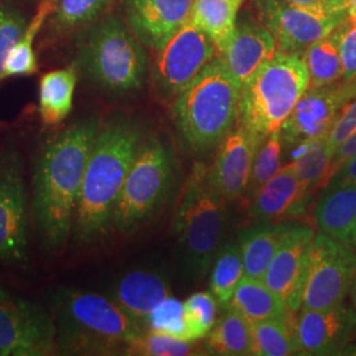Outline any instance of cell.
<instances>
[{"label":"cell","instance_id":"27","mask_svg":"<svg viewBox=\"0 0 356 356\" xmlns=\"http://www.w3.org/2000/svg\"><path fill=\"white\" fill-rule=\"evenodd\" d=\"M204 348L210 354L226 356L254 355L250 322L235 309L227 306L225 314L204 338Z\"/></svg>","mask_w":356,"mask_h":356},{"label":"cell","instance_id":"2","mask_svg":"<svg viewBox=\"0 0 356 356\" xmlns=\"http://www.w3.org/2000/svg\"><path fill=\"white\" fill-rule=\"evenodd\" d=\"M140 124L124 116L99 128L76 198L70 243L90 245L111 226L115 204L143 140Z\"/></svg>","mask_w":356,"mask_h":356},{"label":"cell","instance_id":"15","mask_svg":"<svg viewBox=\"0 0 356 356\" xmlns=\"http://www.w3.org/2000/svg\"><path fill=\"white\" fill-rule=\"evenodd\" d=\"M314 235L312 227L291 223L263 277L268 288L279 294L294 313L300 312L302 306Z\"/></svg>","mask_w":356,"mask_h":356},{"label":"cell","instance_id":"30","mask_svg":"<svg viewBox=\"0 0 356 356\" xmlns=\"http://www.w3.org/2000/svg\"><path fill=\"white\" fill-rule=\"evenodd\" d=\"M244 277L242 254L238 243L220 245L211 264L210 291L220 306L227 307Z\"/></svg>","mask_w":356,"mask_h":356},{"label":"cell","instance_id":"4","mask_svg":"<svg viewBox=\"0 0 356 356\" xmlns=\"http://www.w3.org/2000/svg\"><path fill=\"white\" fill-rule=\"evenodd\" d=\"M241 85L216 57L173 103L178 132L191 149L206 152L218 147L236 123Z\"/></svg>","mask_w":356,"mask_h":356},{"label":"cell","instance_id":"31","mask_svg":"<svg viewBox=\"0 0 356 356\" xmlns=\"http://www.w3.org/2000/svg\"><path fill=\"white\" fill-rule=\"evenodd\" d=\"M294 323L280 321L250 323L254 355L288 356L300 354Z\"/></svg>","mask_w":356,"mask_h":356},{"label":"cell","instance_id":"32","mask_svg":"<svg viewBox=\"0 0 356 356\" xmlns=\"http://www.w3.org/2000/svg\"><path fill=\"white\" fill-rule=\"evenodd\" d=\"M298 148V156L291 164L296 176L312 191L318 186L319 182L325 181L330 164L326 135L301 143Z\"/></svg>","mask_w":356,"mask_h":356},{"label":"cell","instance_id":"39","mask_svg":"<svg viewBox=\"0 0 356 356\" xmlns=\"http://www.w3.org/2000/svg\"><path fill=\"white\" fill-rule=\"evenodd\" d=\"M339 51L343 79L356 78V19L347 17L339 26Z\"/></svg>","mask_w":356,"mask_h":356},{"label":"cell","instance_id":"35","mask_svg":"<svg viewBox=\"0 0 356 356\" xmlns=\"http://www.w3.org/2000/svg\"><path fill=\"white\" fill-rule=\"evenodd\" d=\"M282 136L281 131L275 132L266 138L259 145L254 154V164L251 170V177L248 181L247 191L252 195L254 191L267 184L269 179L275 177L281 168V153H282Z\"/></svg>","mask_w":356,"mask_h":356},{"label":"cell","instance_id":"42","mask_svg":"<svg viewBox=\"0 0 356 356\" xmlns=\"http://www.w3.org/2000/svg\"><path fill=\"white\" fill-rule=\"evenodd\" d=\"M282 1L296 4V6H306V7H330L332 10L348 16L341 0H282Z\"/></svg>","mask_w":356,"mask_h":356},{"label":"cell","instance_id":"14","mask_svg":"<svg viewBox=\"0 0 356 356\" xmlns=\"http://www.w3.org/2000/svg\"><path fill=\"white\" fill-rule=\"evenodd\" d=\"M356 98V78L309 88L281 128L282 140L298 145L327 135L344 107Z\"/></svg>","mask_w":356,"mask_h":356},{"label":"cell","instance_id":"36","mask_svg":"<svg viewBox=\"0 0 356 356\" xmlns=\"http://www.w3.org/2000/svg\"><path fill=\"white\" fill-rule=\"evenodd\" d=\"M188 339H204L216 323L218 301L211 292H197L184 302Z\"/></svg>","mask_w":356,"mask_h":356},{"label":"cell","instance_id":"45","mask_svg":"<svg viewBox=\"0 0 356 356\" xmlns=\"http://www.w3.org/2000/svg\"><path fill=\"white\" fill-rule=\"evenodd\" d=\"M350 298H351V305L355 309L356 312V276L354 284H353V288H351V292H350Z\"/></svg>","mask_w":356,"mask_h":356},{"label":"cell","instance_id":"12","mask_svg":"<svg viewBox=\"0 0 356 356\" xmlns=\"http://www.w3.org/2000/svg\"><path fill=\"white\" fill-rule=\"evenodd\" d=\"M28 244L24 160L7 148L0 151V263L24 266Z\"/></svg>","mask_w":356,"mask_h":356},{"label":"cell","instance_id":"23","mask_svg":"<svg viewBox=\"0 0 356 356\" xmlns=\"http://www.w3.org/2000/svg\"><path fill=\"white\" fill-rule=\"evenodd\" d=\"M229 307L235 309L250 323L263 321H280L294 323L296 313L279 294L268 288L263 280L243 277L234 293Z\"/></svg>","mask_w":356,"mask_h":356},{"label":"cell","instance_id":"19","mask_svg":"<svg viewBox=\"0 0 356 356\" xmlns=\"http://www.w3.org/2000/svg\"><path fill=\"white\" fill-rule=\"evenodd\" d=\"M276 51V40L267 26L254 22H242L236 24L229 45L216 57L243 89Z\"/></svg>","mask_w":356,"mask_h":356},{"label":"cell","instance_id":"10","mask_svg":"<svg viewBox=\"0 0 356 356\" xmlns=\"http://www.w3.org/2000/svg\"><path fill=\"white\" fill-rule=\"evenodd\" d=\"M57 354L53 314L0 286V356Z\"/></svg>","mask_w":356,"mask_h":356},{"label":"cell","instance_id":"21","mask_svg":"<svg viewBox=\"0 0 356 356\" xmlns=\"http://www.w3.org/2000/svg\"><path fill=\"white\" fill-rule=\"evenodd\" d=\"M314 211L319 231L356 250V184H329Z\"/></svg>","mask_w":356,"mask_h":356},{"label":"cell","instance_id":"38","mask_svg":"<svg viewBox=\"0 0 356 356\" xmlns=\"http://www.w3.org/2000/svg\"><path fill=\"white\" fill-rule=\"evenodd\" d=\"M26 28V16L11 1L0 4V82L4 79V65Z\"/></svg>","mask_w":356,"mask_h":356},{"label":"cell","instance_id":"43","mask_svg":"<svg viewBox=\"0 0 356 356\" xmlns=\"http://www.w3.org/2000/svg\"><path fill=\"white\" fill-rule=\"evenodd\" d=\"M338 182H353V184H356V157L353 159V160H350V161H347L338 170V173L329 181V184H338Z\"/></svg>","mask_w":356,"mask_h":356},{"label":"cell","instance_id":"34","mask_svg":"<svg viewBox=\"0 0 356 356\" xmlns=\"http://www.w3.org/2000/svg\"><path fill=\"white\" fill-rule=\"evenodd\" d=\"M197 342L179 339L176 337L145 331L139 338L128 344L126 355L186 356L195 355Z\"/></svg>","mask_w":356,"mask_h":356},{"label":"cell","instance_id":"41","mask_svg":"<svg viewBox=\"0 0 356 356\" xmlns=\"http://www.w3.org/2000/svg\"><path fill=\"white\" fill-rule=\"evenodd\" d=\"M355 157L356 131L353 135H350V136L337 148L335 153L332 154L330 164H329V169H327V173H326V177H325V181H323V185L326 186V185L329 184V181H330L331 178L334 177V176L338 173V170H339L347 161H350V160H353V159H355Z\"/></svg>","mask_w":356,"mask_h":356},{"label":"cell","instance_id":"3","mask_svg":"<svg viewBox=\"0 0 356 356\" xmlns=\"http://www.w3.org/2000/svg\"><path fill=\"white\" fill-rule=\"evenodd\" d=\"M51 301L61 355H126L128 344L145 332L113 298L97 293L61 288Z\"/></svg>","mask_w":356,"mask_h":356},{"label":"cell","instance_id":"8","mask_svg":"<svg viewBox=\"0 0 356 356\" xmlns=\"http://www.w3.org/2000/svg\"><path fill=\"white\" fill-rule=\"evenodd\" d=\"M173 177L165 144L157 136L143 138L115 204L111 226L123 234L139 229L165 204Z\"/></svg>","mask_w":356,"mask_h":356},{"label":"cell","instance_id":"22","mask_svg":"<svg viewBox=\"0 0 356 356\" xmlns=\"http://www.w3.org/2000/svg\"><path fill=\"white\" fill-rule=\"evenodd\" d=\"M169 296H172L170 288L160 275L132 270L116 284L113 300L144 327L153 309Z\"/></svg>","mask_w":356,"mask_h":356},{"label":"cell","instance_id":"37","mask_svg":"<svg viewBox=\"0 0 356 356\" xmlns=\"http://www.w3.org/2000/svg\"><path fill=\"white\" fill-rule=\"evenodd\" d=\"M145 331L163 332L179 339H188L185 304L176 297L169 296L153 309L144 323Z\"/></svg>","mask_w":356,"mask_h":356},{"label":"cell","instance_id":"40","mask_svg":"<svg viewBox=\"0 0 356 356\" xmlns=\"http://www.w3.org/2000/svg\"><path fill=\"white\" fill-rule=\"evenodd\" d=\"M356 131V98L348 103L326 135L327 152L332 157L337 148Z\"/></svg>","mask_w":356,"mask_h":356},{"label":"cell","instance_id":"44","mask_svg":"<svg viewBox=\"0 0 356 356\" xmlns=\"http://www.w3.org/2000/svg\"><path fill=\"white\" fill-rule=\"evenodd\" d=\"M342 3L348 13V17L356 19V0H342Z\"/></svg>","mask_w":356,"mask_h":356},{"label":"cell","instance_id":"13","mask_svg":"<svg viewBox=\"0 0 356 356\" xmlns=\"http://www.w3.org/2000/svg\"><path fill=\"white\" fill-rule=\"evenodd\" d=\"M216 57L213 40L191 19L156 51L154 82L168 95H177Z\"/></svg>","mask_w":356,"mask_h":356},{"label":"cell","instance_id":"33","mask_svg":"<svg viewBox=\"0 0 356 356\" xmlns=\"http://www.w3.org/2000/svg\"><path fill=\"white\" fill-rule=\"evenodd\" d=\"M113 0H57L49 26L57 33L76 31L94 22Z\"/></svg>","mask_w":356,"mask_h":356},{"label":"cell","instance_id":"17","mask_svg":"<svg viewBox=\"0 0 356 356\" xmlns=\"http://www.w3.org/2000/svg\"><path fill=\"white\" fill-rule=\"evenodd\" d=\"M194 0H126L124 13L141 42L159 51L191 19Z\"/></svg>","mask_w":356,"mask_h":356},{"label":"cell","instance_id":"18","mask_svg":"<svg viewBox=\"0 0 356 356\" xmlns=\"http://www.w3.org/2000/svg\"><path fill=\"white\" fill-rule=\"evenodd\" d=\"M259 145L251 134L238 126L218 144L209 175L213 186L226 201H235L247 191Z\"/></svg>","mask_w":356,"mask_h":356},{"label":"cell","instance_id":"26","mask_svg":"<svg viewBox=\"0 0 356 356\" xmlns=\"http://www.w3.org/2000/svg\"><path fill=\"white\" fill-rule=\"evenodd\" d=\"M243 0H194L191 20L204 31L219 54L229 45Z\"/></svg>","mask_w":356,"mask_h":356},{"label":"cell","instance_id":"28","mask_svg":"<svg viewBox=\"0 0 356 356\" xmlns=\"http://www.w3.org/2000/svg\"><path fill=\"white\" fill-rule=\"evenodd\" d=\"M310 78L309 88H321L343 79L339 51V26L301 53Z\"/></svg>","mask_w":356,"mask_h":356},{"label":"cell","instance_id":"16","mask_svg":"<svg viewBox=\"0 0 356 356\" xmlns=\"http://www.w3.org/2000/svg\"><path fill=\"white\" fill-rule=\"evenodd\" d=\"M294 330L301 355H335L356 338V312L346 302L300 310Z\"/></svg>","mask_w":356,"mask_h":356},{"label":"cell","instance_id":"9","mask_svg":"<svg viewBox=\"0 0 356 356\" xmlns=\"http://www.w3.org/2000/svg\"><path fill=\"white\" fill-rule=\"evenodd\" d=\"M356 276V250L319 231L310 248L301 310L344 302Z\"/></svg>","mask_w":356,"mask_h":356},{"label":"cell","instance_id":"5","mask_svg":"<svg viewBox=\"0 0 356 356\" xmlns=\"http://www.w3.org/2000/svg\"><path fill=\"white\" fill-rule=\"evenodd\" d=\"M74 63L79 74L111 94L140 90L148 67L140 40L115 15L82 31Z\"/></svg>","mask_w":356,"mask_h":356},{"label":"cell","instance_id":"29","mask_svg":"<svg viewBox=\"0 0 356 356\" xmlns=\"http://www.w3.org/2000/svg\"><path fill=\"white\" fill-rule=\"evenodd\" d=\"M57 0H41L32 20L26 24L23 36L17 41L4 65V79L10 76H29L38 70L35 40L42 26L56 8Z\"/></svg>","mask_w":356,"mask_h":356},{"label":"cell","instance_id":"11","mask_svg":"<svg viewBox=\"0 0 356 356\" xmlns=\"http://www.w3.org/2000/svg\"><path fill=\"white\" fill-rule=\"evenodd\" d=\"M257 6L263 24L276 40L277 51L288 54H301L348 17L330 7L296 6L282 0H259Z\"/></svg>","mask_w":356,"mask_h":356},{"label":"cell","instance_id":"1","mask_svg":"<svg viewBox=\"0 0 356 356\" xmlns=\"http://www.w3.org/2000/svg\"><path fill=\"white\" fill-rule=\"evenodd\" d=\"M101 128L97 116L51 135L38 149L32 178V214L40 247L64 251L72 238L76 198Z\"/></svg>","mask_w":356,"mask_h":356},{"label":"cell","instance_id":"25","mask_svg":"<svg viewBox=\"0 0 356 356\" xmlns=\"http://www.w3.org/2000/svg\"><path fill=\"white\" fill-rule=\"evenodd\" d=\"M289 225V222H266L243 229L238 244L242 254L245 277L263 280Z\"/></svg>","mask_w":356,"mask_h":356},{"label":"cell","instance_id":"6","mask_svg":"<svg viewBox=\"0 0 356 356\" xmlns=\"http://www.w3.org/2000/svg\"><path fill=\"white\" fill-rule=\"evenodd\" d=\"M309 85L301 54L276 51L243 86L236 126L261 144L269 135L281 131Z\"/></svg>","mask_w":356,"mask_h":356},{"label":"cell","instance_id":"20","mask_svg":"<svg viewBox=\"0 0 356 356\" xmlns=\"http://www.w3.org/2000/svg\"><path fill=\"white\" fill-rule=\"evenodd\" d=\"M309 193L310 189L296 176L289 163L251 195L248 214L261 220L298 216L305 210Z\"/></svg>","mask_w":356,"mask_h":356},{"label":"cell","instance_id":"24","mask_svg":"<svg viewBox=\"0 0 356 356\" xmlns=\"http://www.w3.org/2000/svg\"><path fill=\"white\" fill-rule=\"evenodd\" d=\"M79 70L76 63L51 70L40 79L38 113L44 124L58 126L73 110Z\"/></svg>","mask_w":356,"mask_h":356},{"label":"cell","instance_id":"7","mask_svg":"<svg viewBox=\"0 0 356 356\" xmlns=\"http://www.w3.org/2000/svg\"><path fill=\"white\" fill-rule=\"evenodd\" d=\"M209 168L195 164L175 213L173 227L188 267L197 277L210 270L226 229V200L210 181Z\"/></svg>","mask_w":356,"mask_h":356}]
</instances>
